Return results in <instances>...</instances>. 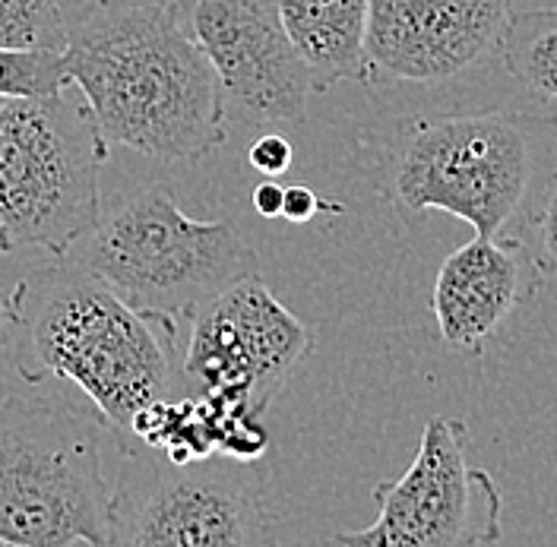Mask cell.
<instances>
[{
	"mask_svg": "<svg viewBox=\"0 0 557 547\" xmlns=\"http://www.w3.org/2000/svg\"><path fill=\"white\" fill-rule=\"evenodd\" d=\"M61 64L108 142L162 162H200L225 142L219 76L177 0L83 10Z\"/></svg>",
	"mask_w": 557,
	"mask_h": 547,
	"instance_id": "1",
	"label": "cell"
},
{
	"mask_svg": "<svg viewBox=\"0 0 557 547\" xmlns=\"http://www.w3.org/2000/svg\"><path fill=\"white\" fill-rule=\"evenodd\" d=\"M16 371L29 383L67 380L108 427L131 434L146 409L187 389L181 323L131 308L99 275L67 257L35 266L13 288Z\"/></svg>",
	"mask_w": 557,
	"mask_h": 547,
	"instance_id": "2",
	"label": "cell"
},
{
	"mask_svg": "<svg viewBox=\"0 0 557 547\" xmlns=\"http://www.w3.org/2000/svg\"><path fill=\"white\" fill-rule=\"evenodd\" d=\"M557 181V117L548 111H456L406 117L386 142V197L409 215L447 212L475 235L535 232Z\"/></svg>",
	"mask_w": 557,
	"mask_h": 547,
	"instance_id": "3",
	"label": "cell"
},
{
	"mask_svg": "<svg viewBox=\"0 0 557 547\" xmlns=\"http://www.w3.org/2000/svg\"><path fill=\"white\" fill-rule=\"evenodd\" d=\"M67 260L99 275L131 308L174 323L260 275V260L235 225L187 215L162 184L104 206Z\"/></svg>",
	"mask_w": 557,
	"mask_h": 547,
	"instance_id": "4",
	"label": "cell"
},
{
	"mask_svg": "<svg viewBox=\"0 0 557 547\" xmlns=\"http://www.w3.org/2000/svg\"><path fill=\"white\" fill-rule=\"evenodd\" d=\"M104 159L108 139L70 83L0 99V250L67 257L102 212Z\"/></svg>",
	"mask_w": 557,
	"mask_h": 547,
	"instance_id": "5",
	"label": "cell"
},
{
	"mask_svg": "<svg viewBox=\"0 0 557 547\" xmlns=\"http://www.w3.org/2000/svg\"><path fill=\"white\" fill-rule=\"evenodd\" d=\"M114 487L108 484L99 427L79 411L0 399V545H111Z\"/></svg>",
	"mask_w": 557,
	"mask_h": 547,
	"instance_id": "6",
	"label": "cell"
},
{
	"mask_svg": "<svg viewBox=\"0 0 557 547\" xmlns=\"http://www.w3.org/2000/svg\"><path fill=\"white\" fill-rule=\"evenodd\" d=\"M276 542L267 478L250 459L212 452L190 462L124 465L114 487L111 545L253 547Z\"/></svg>",
	"mask_w": 557,
	"mask_h": 547,
	"instance_id": "7",
	"label": "cell"
},
{
	"mask_svg": "<svg viewBox=\"0 0 557 547\" xmlns=\"http://www.w3.org/2000/svg\"><path fill=\"white\" fill-rule=\"evenodd\" d=\"M377 519L336 535L351 547H487L500 542V490L469 465V427L437 414L424 424L403 478L374 487Z\"/></svg>",
	"mask_w": 557,
	"mask_h": 547,
	"instance_id": "8",
	"label": "cell"
},
{
	"mask_svg": "<svg viewBox=\"0 0 557 547\" xmlns=\"http://www.w3.org/2000/svg\"><path fill=\"white\" fill-rule=\"evenodd\" d=\"M311 343V330L260 275H250L190 316L181 374L187 389L225 409L263 418Z\"/></svg>",
	"mask_w": 557,
	"mask_h": 547,
	"instance_id": "9",
	"label": "cell"
},
{
	"mask_svg": "<svg viewBox=\"0 0 557 547\" xmlns=\"http://www.w3.org/2000/svg\"><path fill=\"white\" fill-rule=\"evenodd\" d=\"M219 76L222 111L238 127H298L311 73L282 26L276 0H177Z\"/></svg>",
	"mask_w": 557,
	"mask_h": 547,
	"instance_id": "10",
	"label": "cell"
},
{
	"mask_svg": "<svg viewBox=\"0 0 557 547\" xmlns=\"http://www.w3.org/2000/svg\"><path fill=\"white\" fill-rule=\"evenodd\" d=\"M513 0H371L368 83H447L479 67L510 23Z\"/></svg>",
	"mask_w": 557,
	"mask_h": 547,
	"instance_id": "11",
	"label": "cell"
},
{
	"mask_svg": "<svg viewBox=\"0 0 557 547\" xmlns=\"http://www.w3.org/2000/svg\"><path fill=\"white\" fill-rule=\"evenodd\" d=\"M545 282V260L517 235H475L441 263L431 310L453 355H482L500 326L529 304Z\"/></svg>",
	"mask_w": 557,
	"mask_h": 547,
	"instance_id": "12",
	"label": "cell"
},
{
	"mask_svg": "<svg viewBox=\"0 0 557 547\" xmlns=\"http://www.w3.org/2000/svg\"><path fill=\"white\" fill-rule=\"evenodd\" d=\"M282 26L311 73L313 96L368 83L364 35L371 0H276Z\"/></svg>",
	"mask_w": 557,
	"mask_h": 547,
	"instance_id": "13",
	"label": "cell"
},
{
	"mask_svg": "<svg viewBox=\"0 0 557 547\" xmlns=\"http://www.w3.org/2000/svg\"><path fill=\"white\" fill-rule=\"evenodd\" d=\"M497 54L522 89L557 102V7L510 13Z\"/></svg>",
	"mask_w": 557,
	"mask_h": 547,
	"instance_id": "14",
	"label": "cell"
},
{
	"mask_svg": "<svg viewBox=\"0 0 557 547\" xmlns=\"http://www.w3.org/2000/svg\"><path fill=\"white\" fill-rule=\"evenodd\" d=\"M73 13L64 0H0V51H48L67 48Z\"/></svg>",
	"mask_w": 557,
	"mask_h": 547,
	"instance_id": "15",
	"label": "cell"
},
{
	"mask_svg": "<svg viewBox=\"0 0 557 547\" xmlns=\"http://www.w3.org/2000/svg\"><path fill=\"white\" fill-rule=\"evenodd\" d=\"M67 86L61 54L48 51H0V99L45 96Z\"/></svg>",
	"mask_w": 557,
	"mask_h": 547,
	"instance_id": "16",
	"label": "cell"
},
{
	"mask_svg": "<svg viewBox=\"0 0 557 547\" xmlns=\"http://www.w3.org/2000/svg\"><path fill=\"white\" fill-rule=\"evenodd\" d=\"M247 162H250L253 172H260L263 177H282L295 162V149L282 134H263V137L250 142Z\"/></svg>",
	"mask_w": 557,
	"mask_h": 547,
	"instance_id": "17",
	"label": "cell"
},
{
	"mask_svg": "<svg viewBox=\"0 0 557 547\" xmlns=\"http://www.w3.org/2000/svg\"><path fill=\"white\" fill-rule=\"evenodd\" d=\"M317 212H343V206L323 203L311 187H305V184L285 187V200H282V219H285V222L305 225V222H311Z\"/></svg>",
	"mask_w": 557,
	"mask_h": 547,
	"instance_id": "18",
	"label": "cell"
},
{
	"mask_svg": "<svg viewBox=\"0 0 557 547\" xmlns=\"http://www.w3.org/2000/svg\"><path fill=\"white\" fill-rule=\"evenodd\" d=\"M535 235H539V257L545 260V266H555L557 270V181L548 190V200L539 212V222H535Z\"/></svg>",
	"mask_w": 557,
	"mask_h": 547,
	"instance_id": "19",
	"label": "cell"
},
{
	"mask_svg": "<svg viewBox=\"0 0 557 547\" xmlns=\"http://www.w3.org/2000/svg\"><path fill=\"white\" fill-rule=\"evenodd\" d=\"M282 200H285V187L278 184L276 177H267L253 187L250 203L263 215V219H278L282 215Z\"/></svg>",
	"mask_w": 557,
	"mask_h": 547,
	"instance_id": "20",
	"label": "cell"
},
{
	"mask_svg": "<svg viewBox=\"0 0 557 547\" xmlns=\"http://www.w3.org/2000/svg\"><path fill=\"white\" fill-rule=\"evenodd\" d=\"M16 330H20V316H16V308H13V298L0 291V355L7 348H13Z\"/></svg>",
	"mask_w": 557,
	"mask_h": 547,
	"instance_id": "21",
	"label": "cell"
},
{
	"mask_svg": "<svg viewBox=\"0 0 557 547\" xmlns=\"http://www.w3.org/2000/svg\"><path fill=\"white\" fill-rule=\"evenodd\" d=\"M124 3H137V0H79V10H76V16H79L83 10H102V7H124Z\"/></svg>",
	"mask_w": 557,
	"mask_h": 547,
	"instance_id": "22",
	"label": "cell"
}]
</instances>
